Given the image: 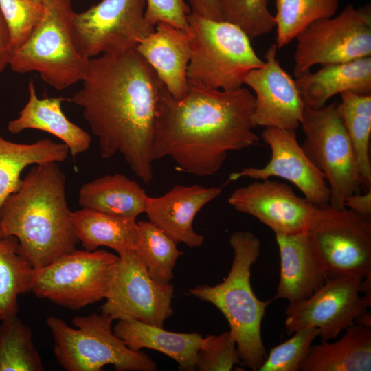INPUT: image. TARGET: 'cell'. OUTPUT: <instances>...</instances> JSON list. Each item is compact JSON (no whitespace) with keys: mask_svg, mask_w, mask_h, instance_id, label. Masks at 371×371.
<instances>
[{"mask_svg":"<svg viewBox=\"0 0 371 371\" xmlns=\"http://www.w3.org/2000/svg\"><path fill=\"white\" fill-rule=\"evenodd\" d=\"M81 88L69 100L80 106L104 159L121 154L145 183L153 179V141L163 83L135 49L89 59Z\"/></svg>","mask_w":371,"mask_h":371,"instance_id":"1","label":"cell"},{"mask_svg":"<svg viewBox=\"0 0 371 371\" xmlns=\"http://www.w3.org/2000/svg\"><path fill=\"white\" fill-rule=\"evenodd\" d=\"M254 95L243 87L225 91L189 84L186 95L177 100L163 85L153 160L170 157L182 171L199 177L214 175L229 152L259 142L254 131Z\"/></svg>","mask_w":371,"mask_h":371,"instance_id":"2","label":"cell"},{"mask_svg":"<svg viewBox=\"0 0 371 371\" xmlns=\"http://www.w3.org/2000/svg\"><path fill=\"white\" fill-rule=\"evenodd\" d=\"M58 162L36 164L0 210V238L14 236L34 269L76 249L78 242Z\"/></svg>","mask_w":371,"mask_h":371,"instance_id":"3","label":"cell"},{"mask_svg":"<svg viewBox=\"0 0 371 371\" xmlns=\"http://www.w3.org/2000/svg\"><path fill=\"white\" fill-rule=\"evenodd\" d=\"M234 258L227 276L221 283L198 285L190 294L215 306L229 326L242 365L258 371L266 357L261 324L269 301H262L251 288V268L257 261L260 241L251 232L237 231L229 240Z\"/></svg>","mask_w":371,"mask_h":371,"instance_id":"4","label":"cell"},{"mask_svg":"<svg viewBox=\"0 0 371 371\" xmlns=\"http://www.w3.org/2000/svg\"><path fill=\"white\" fill-rule=\"evenodd\" d=\"M43 14L27 40L11 52L13 71H36L60 91L82 81L89 59L78 50L74 36L71 0H43Z\"/></svg>","mask_w":371,"mask_h":371,"instance_id":"5","label":"cell"},{"mask_svg":"<svg viewBox=\"0 0 371 371\" xmlns=\"http://www.w3.org/2000/svg\"><path fill=\"white\" fill-rule=\"evenodd\" d=\"M189 84L225 91L243 87L247 74L264 65L250 38L238 26L191 12Z\"/></svg>","mask_w":371,"mask_h":371,"instance_id":"6","label":"cell"},{"mask_svg":"<svg viewBox=\"0 0 371 371\" xmlns=\"http://www.w3.org/2000/svg\"><path fill=\"white\" fill-rule=\"evenodd\" d=\"M113 319L93 313L72 319L77 328L49 317L47 325L54 340V353L67 371H101L112 365L117 371H155L156 363L141 351L128 348L113 332Z\"/></svg>","mask_w":371,"mask_h":371,"instance_id":"7","label":"cell"},{"mask_svg":"<svg viewBox=\"0 0 371 371\" xmlns=\"http://www.w3.org/2000/svg\"><path fill=\"white\" fill-rule=\"evenodd\" d=\"M300 125L304 152L323 173L330 190L329 205L345 207L346 200L363 190L355 153L337 102L320 108L306 107Z\"/></svg>","mask_w":371,"mask_h":371,"instance_id":"8","label":"cell"},{"mask_svg":"<svg viewBox=\"0 0 371 371\" xmlns=\"http://www.w3.org/2000/svg\"><path fill=\"white\" fill-rule=\"evenodd\" d=\"M118 260L103 249H74L34 269L31 291L61 306L82 308L106 298Z\"/></svg>","mask_w":371,"mask_h":371,"instance_id":"9","label":"cell"},{"mask_svg":"<svg viewBox=\"0 0 371 371\" xmlns=\"http://www.w3.org/2000/svg\"><path fill=\"white\" fill-rule=\"evenodd\" d=\"M294 76L315 65L341 63L371 56V5H348L341 12L317 20L296 36Z\"/></svg>","mask_w":371,"mask_h":371,"instance_id":"10","label":"cell"},{"mask_svg":"<svg viewBox=\"0 0 371 371\" xmlns=\"http://www.w3.org/2000/svg\"><path fill=\"white\" fill-rule=\"evenodd\" d=\"M146 5V0H102L82 12H74L79 52L91 59L135 49L155 28L145 18Z\"/></svg>","mask_w":371,"mask_h":371,"instance_id":"11","label":"cell"},{"mask_svg":"<svg viewBox=\"0 0 371 371\" xmlns=\"http://www.w3.org/2000/svg\"><path fill=\"white\" fill-rule=\"evenodd\" d=\"M308 232L328 278L371 273V217L328 204L318 207Z\"/></svg>","mask_w":371,"mask_h":371,"instance_id":"12","label":"cell"},{"mask_svg":"<svg viewBox=\"0 0 371 371\" xmlns=\"http://www.w3.org/2000/svg\"><path fill=\"white\" fill-rule=\"evenodd\" d=\"M173 285L155 281L132 250L119 256L101 311L113 320H135L164 327L173 314Z\"/></svg>","mask_w":371,"mask_h":371,"instance_id":"13","label":"cell"},{"mask_svg":"<svg viewBox=\"0 0 371 371\" xmlns=\"http://www.w3.org/2000/svg\"><path fill=\"white\" fill-rule=\"evenodd\" d=\"M362 280L355 276L329 278L309 297L289 302L285 311L286 333L315 328L322 341L336 338L371 306L360 295Z\"/></svg>","mask_w":371,"mask_h":371,"instance_id":"14","label":"cell"},{"mask_svg":"<svg viewBox=\"0 0 371 371\" xmlns=\"http://www.w3.org/2000/svg\"><path fill=\"white\" fill-rule=\"evenodd\" d=\"M227 201L237 211L259 220L275 234L308 231L319 207L296 195L287 184L269 179L237 188Z\"/></svg>","mask_w":371,"mask_h":371,"instance_id":"15","label":"cell"},{"mask_svg":"<svg viewBox=\"0 0 371 371\" xmlns=\"http://www.w3.org/2000/svg\"><path fill=\"white\" fill-rule=\"evenodd\" d=\"M262 137L271 151L269 161L262 168L248 167L232 172L229 181L242 177L264 180L278 177L291 182L315 205H328L330 190L325 177L304 152L295 130L266 127Z\"/></svg>","mask_w":371,"mask_h":371,"instance_id":"16","label":"cell"},{"mask_svg":"<svg viewBox=\"0 0 371 371\" xmlns=\"http://www.w3.org/2000/svg\"><path fill=\"white\" fill-rule=\"evenodd\" d=\"M276 45L269 46L264 65L250 71L244 85L255 93L252 115L254 125L296 130L305 108L295 80L276 58Z\"/></svg>","mask_w":371,"mask_h":371,"instance_id":"17","label":"cell"},{"mask_svg":"<svg viewBox=\"0 0 371 371\" xmlns=\"http://www.w3.org/2000/svg\"><path fill=\"white\" fill-rule=\"evenodd\" d=\"M221 193L217 187L175 185L162 196H148L145 213L150 223L177 244L198 247L203 245L204 237L193 228L194 217Z\"/></svg>","mask_w":371,"mask_h":371,"instance_id":"18","label":"cell"},{"mask_svg":"<svg viewBox=\"0 0 371 371\" xmlns=\"http://www.w3.org/2000/svg\"><path fill=\"white\" fill-rule=\"evenodd\" d=\"M275 235L280 254V279L274 298L297 302L309 297L328 279L309 232Z\"/></svg>","mask_w":371,"mask_h":371,"instance_id":"19","label":"cell"},{"mask_svg":"<svg viewBox=\"0 0 371 371\" xmlns=\"http://www.w3.org/2000/svg\"><path fill=\"white\" fill-rule=\"evenodd\" d=\"M190 41L189 31L159 22L153 33L135 49L177 100L183 98L189 89L187 70L190 59Z\"/></svg>","mask_w":371,"mask_h":371,"instance_id":"20","label":"cell"},{"mask_svg":"<svg viewBox=\"0 0 371 371\" xmlns=\"http://www.w3.org/2000/svg\"><path fill=\"white\" fill-rule=\"evenodd\" d=\"M29 98L19 116L10 121L8 131L19 133L27 129L45 131L58 138L69 148L73 158L90 146L91 135L82 128L71 122L62 111L63 97L40 99L34 83L28 82Z\"/></svg>","mask_w":371,"mask_h":371,"instance_id":"21","label":"cell"},{"mask_svg":"<svg viewBox=\"0 0 371 371\" xmlns=\"http://www.w3.org/2000/svg\"><path fill=\"white\" fill-rule=\"evenodd\" d=\"M295 81L305 106L312 109L324 106L333 96L345 91L371 95V56L324 65Z\"/></svg>","mask_w":371,"mask_h":371,"instance_id":"22","label":"cell"},{"mask_svg":"<svg viewBox=\"0 0 371 371\" xmlns=\"http://www.w3.org/2000/svg\"><path fill=\"white\" fill-rule=\"evenodd\" d=\"M113 329L133 350L153 349L172 359L180 370H196L197 352L203 337L199 333L171 332L135 320H119Z\"/></svg>","mask_w":371,"mask_h":371,"instance_id":"23","label":"cell"},{"mask_svg":"<svg viewBox=\"0 0 371 371\" xmlns=\"http://www.w3.org/2000/svg\"><path fill=\"white\" fill-rule=\"evenodd\" d=\"M337 341L311 346L301 371H370L371 328L354 324Z\"/></svg>","mask_w":371,"mask_h":371,"instance_id":"24","label":"cell"},{"mask_svg":"<svg viewBox=\"0 0 371 371\" xmlns=\"http://www.w3.org/2000/svg\"><path fill=\"white\" fill-rule=\"evenodd\" d=\"M148 196L136 181L120 173L106 175L82 186V208L135 218L145 213Z\"/></svg>","mask_w":371,"mask_h":371,"instance_id":"25","label":"cell"},{"mask_svg":"<svg viewBox=\"0 0 371 371\" xmlns=\"http://www.w3.org/2000/svg\"><path fill=\"white\" fill-rule=\"evenodd\" d=\"M71 221L77 238L86 250L104 246L121 256L134 249L138 232L135 218L82 208L71 212Z\"/></svg>","mask_w":371,"mask_h":371,"instance_id":"26","label":"cell"},{"mask_svg":"<svg viewBox=\"0 0 371 371\" xmlns=\"http://www.w3.org/2000/svg\"><path fill=\"white\" fill-rule=\"evenodd\" d=\"M63 142L49 139L24 144L0 136V210L7 199L19 187L23 170L28 166L44 162H62L69 155Z\"/></svg>","mask_w":371,"mask_h":371,"instance_id":"27","label":"cell"},{"mask_svg":"<svg viewBox=\"0 0 371 371\" xmlns=\"http://www.w3.org/2000/svg\"><path fill=\"white\" fill-rule=\"evenodd\" d=\"M340 95L339 111L355 153L363 192H367L371 190V95L345 91Z\"/></svg>","mask_w":371,"mask_h":371,"instance_id":"28","label":"cell"},{"mask_svg":"<svg viewBox=\"0 0 371 371\" xmlns=\"http://www.w3.org/2000/svg\"><path fill=\"white\" fill-rule=\"evenodd\" d=\"M34 270L15 237L0 238V322L17 315L18 297L31 291Z\"/></svg>","mask_w":371,"mask_h":371,"instance_id":"29","label":"cell"},{"mask_svg":"<svg viewBox=\"0 0 371 371\" xmlns=\"http://www.w3.org/2000/svg\"><path fill=\"white\" fill-rule=\"evenodd\" d=\"M133 251L155 281L170 283L176 262L183 252L177 249L174 240L148 221H138Z\"/></svg>","mask_w":371,"mask_h":371,"instance_id":"30","label":"cell"},{"mask_svg":"<svg viewBox=\"0 0 371 371\" xmlns=\"http://www.w3.org/2000/svg\"><path fill=\"white\" fill-rule=\"evenodd\" d=\"M277 48L296 38L311 23L335 15L339 0H274Z\"/></svg>","mask_w":371,"mask_h":371,"instance_id":"31","label":"cell"},{"mask_svg":"<svg viewBox=\"0 0 371 371\" xmlns=\"http://www.w3.org/2000/svg\"><path fill=\"white\" fill-rule=\"evenodd\" d=\"M31 329L17 315L0 322V371H43Z\"/></svg>","mask_w":371,"mask_h":371,"instance_id":"32","label":"cell"},{"mask_svg":"<svg viewBox=\"0 0 371 371\" xmlns=\"http://www.w3.org/2000/svg\"><path fill=\"white\" fill-rule=\"evenodd\" d=\"M223 20L241 28L250 39L265 35L275 27L267 0H221Z\"/></svg>","mask_w":371,"mask_h":371,"instance_id":"33","label":"cell"},{"mask_svg":"<svg viewBox=\"0 0 371 371\" xmlns=\"http://www.w3.org/2000/svg\"><path fill=\"white\" fill-rule=\"evenodd\" d=\"M286 341L270 349L258 371H298L314 339L319 336L315 328L300 329Z\"/></svg>","mask_w":371,"mask_h":371,"instance_id":"34","label":"cell"},{"mask_svg":"<svg viewBox=\"0 0 371 371\" xmlns=\"http://www.w3.org/2000/svg\"><path fill=\"white\" fill-rule=\"evenodd\" d=\"M0 8L9 29L12 52L23 44L41 21L43 5L34 0H0Z\"/></svg>","mask_w":371,"mask_h":371,"instance_id":"35","label":"cell"},{"mask_svg":"<svg viewBox=\"0 0 371 371\" xmlns=\"http://www.w3.org/2000/svg\"><path fill=\"white\" fill-rule=\"evenodd\" d=\"M242 364L235 339L230 331L203 337L197 352L196 370L229 371Z\"/></svg>","mask_w":371,"mask_h":371,"instance_id":"36","label":"cell"},{"mask_svg":"<svg viewBox=\"0 0 371 371\" xmlns=\"http://www.w3.org/2000/svg\"><path fill=\"white\" fill-rule=\"evenodd\" d=\"M145 18L155 26L165 22L176 27L189 31L188 16L191 8L185 0H146Z\"/></svg>","mask_w":371,"mask_h":371,"instance_id":"37","label":"cell"},{"mask_svg":"<svg viewBox=\"0 0 371 371\" xmlns=\"http://www.w3.org/2000/svg\"><path fill=\"white\" fill-rule=\"evenodd\" d=\"M188 1L192 12L212 20H223L221 0Z\"/></svg>","mask_w":371,"mask_h":371,"instance_id":"38","label":"cell"},{"mask_svg":"<svg viewBox=\"0 0 371 371\" xmlns=\"http://www.w3.org/2000/svg\"><path fill=\"white\" fill-rule=\"evenodd\" d=\"M11 52L10 32L0 8V74L8 65Z\"/></svg>","mask_w":371,"mask_h":371,"instance_id":"39","label":"cell"},{"mask_svg":"<svg viewBox=\"0 0 371 371\" xmlns=\"http://www.w3.org/2000/svg\"><path fill=\"white\" fill-rule=\"evenodd\" d=\"M344 206L359 214L371 217V190L350 196L346 200Z\"/></svg>","mask_w":371,"mask_h":371,"instance_id":"40","label":"cell"},{"mask_svg":"<svg viewBox=\"0 0 371 371\" xmlns=\"http://www.w3.org/2000/svg\"><path fill=\"white\" fill-rule=\"evenodd\" d=\"M361 292L367 302L371 304V273L363 278L361 283Z\"/></svg>","mask_w":371,"mask_h":371,"instance_id":"41","label":"cell"},{"mask_svg":"<svg viewBox=\"0 0 371 371\" xmlns=\"http://www.w3.org/2000/svg\"><path fill=\"white\" fill-rule=\"evenodd\" d=\"M34 1H36L37 2H39V3H42L43 0H34Z\"/></svg>","mask_w":371,"mask_h":371,"instance_id":"42","label":"cell"}]
</instances>
